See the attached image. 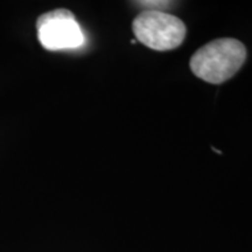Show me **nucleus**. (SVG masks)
Listing matches in <instances>:
<instances>
[{"instance_id":"1","label":"nucleus","mask_w":252,"mask_h":252,"mask_svg":"<svg viewBox=\"0 0 252 252\" xmlns=\"http://www.w3.org/2000/svg\"><path fill=\"white\" fill-rule=\"evenodd\" d=\"M247 59V49L236 39H219L208 42L195 52L190 69L195 76L212 84L228 81L241 69Z\"/></svg>"},{"instance_id":"2","label":"nucleus","mask_w":252,"mask_h":252,"mask_svg":"<svg viewBox=\"0 0 252 252\" xmlns=\"http://www.w3.org/2000/svg\"><path fill=\"white\" fill-rule=\"evenodd\" d=\"M132 30L139 42L158 52L178 48L186 36V26L180 19L154 9L138 14Z\"/></svg>"},{"instance_id":"3","label":"nucleus","mask_w":252,"mask_h":252,"mask_svg":"<svg viewBox=\"0 0 252 252\" xmlns=\"http://www.w3.org/2000/svg\"><path fill=\"white\" fill-rule=\"evenodd\" d=\"M37 37L48 50L74 49L83 45L84 35L75 15L69 9L47 12L36 20Z\"/></svg>"}]
</instances>
